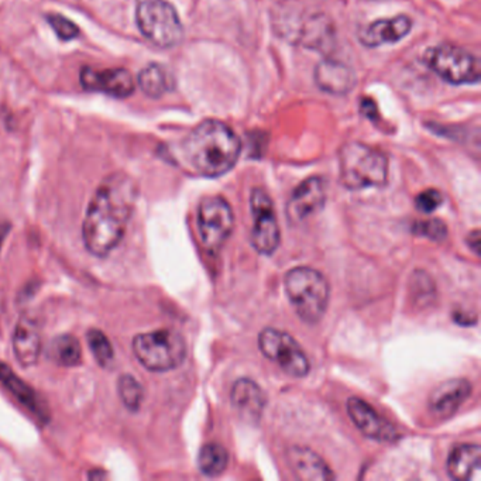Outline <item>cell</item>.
<instances>
[{
	"instance_id": "obj_1",
	"label": "cell",
	"mask_w": 481,
	"mask_h": 481,
	"mask_svg": "<svg viewBox=\"0 0 481 481\" xmlns=\"http://www.w3.org/2000/svg\"><path fill=\"white\" fill-rule=\"evenodd\" d=\"M137 185L125 173L107 175L95 191L86 209L82 237L96 257L111 255L122 242L137 201Z\"/></svg>"
},
{
	"instance_id": "obj_2",
	"label": "cell",
	"mask_w": 481,
	"mask_h": 481,
	"mask_svg": "<svg viewBox=\"0 0 481 481\" xmlns=\"http://www.w3.org/2000/svg\"><path fill=\"white\" fill-rule=\"evenodd\" d=\"M186 163L209 178L229 173L242 153V142L227 125L208 119L189 132L183 143Z\"/></svg>"
},
{
	"instance_id": "obj_3",
	"label": "cell",
	"mask_w": 481,
	"mask_h": 481,
	"mask_svg": "<svg viewBox=\"0 0 481 481\" xmlns=\"http://www.w3.org/2000/svg\"><path fill=\"white\" fill-rule=\"evenodd\" d=\"M340 181L350 191L386 185L388 158L383 151L359 142L347 143L339 153Z\"/></svg>"
},
{
	"instance_id": "obj_4",
	"label": "cell",
	"mask_w": 481,
	"mask_h": 481,
	"mask_svg": "<svg viewBox=\"0 0 481 481\" xmlns=\"http://www.w3.org/2000/svg\"><path fill=\"white\" fill-rule=\"evenodd\" d=\"M286 293L296 315L306 324H318L329 304L331 288L324 274L309 267L293 268L286 274Z\"/></svg>"
},
{
	"instance_id": "obj_5",
	"label": "cell",
	"mask_w": 481,
	"mask_h": 481,
	"mask_svg": "<svg viewBox=\"0 0 481 481\" xmlns=\"http://www.w3.org/2000/svg\"><path fill=\"white\" fill-rule=\"evenodd\" d=\"M133 352L143 367L155 373H165L180 367L186 359V342L173 329H158L137 335Z\"/></svg>"
},
{
	"instance_id": "obj_6",
	"label": "cell",
	"mask_w": 481,
	"mask_h": 481,
	"mask_svg": "<svg viewBox=\"0 0 481 481\" xmlns=\"http://www.w3.org/2000/svg\"><path fill=\"white\" fill-rule=\"evenodd\" d=\"M135 22L145 40L157 47L173 48L183 40V23L167 0H137Z\"/></svg>"
},
{
	"instance_id": "obj_7",
	"label": "cell",
	"mask_w": 481,
	"mask_h": 481,
	"mask_svg": "<svg viewBox=\"0 0 481 481\" xmlns=\"http://www.w3.org/2000/svg\"><path fill=\"white\" fill-rule=\"evenodd\" d=\"M424 61L439 78L453 85H469L480 81V63L465 48L436 45L425 53Z\"/></svg>"
},
{
	"instance_id": "obj_8",
	"label": "cell",
	"mask_w": 481,
	"mask_h": 481,
	"mask_svg": "<svg viewBox=\"0 0 481 481\" xmlns=\"http://www.w3.org/2000/svg\"><path fill=\"white\" fill-rule=\"evenodd\" d=\"M258 347L267 359L280 366L286 375L296 378L308 375L311 368L308 357L291 335L267 327L258 336Z\"/></svg>"
},
{
	"instance_id": "obj_9",
	"label": "cell",
	"mask_w": 481,
	"mask_h": 481,
	"mask_svg": "<svg viewBox=\"0 0 481 481\" xmlns=\"http://www.w3.org/2000/svg\"><path fill=\"white\" fill-rule=\"evenodd\" d=\"M235 225L229 202L222 196L202 199L198 208V227L202 245L212 255L222 249Z\"/></svg>"
},
{
	"instance_id": "obj_10",
	"label": "cell",
	"mask_w": 481,
	"mask_h": 481,
	"mask_svg": "<svg viewBox=\"0 0 481 481\" xmlns=\"http://www.w3.org/2000/svg\"><path fill=\"white\" fill-rule=\"evenodd\" d=\"M253 214L252 245L261 255L270 256L280 245V227L273 201L265 189H253L250 198Z\"/></svg>"
},
{
	"instance_id": "obj_11",
	"label": "cell",
	"mask_w": 481,
	"mask_h": 481,
	"mask_svg": "<svg viewBox=\"0 0 481 481\" xmlns=\"http://www.w3.org/2000/svg\"><path fill=\"white\" fill-rule=\"evenodd\" d=\"M326 202V184L321 176H309L299 184L286 204L288 221L296 224L318 214Z\"/></svg>"
},
{
	"instance_id": "obj_12",
	"label": "cell",
	"mask_w": 481,
	"mask_h": 481,
	"mask_svg": "<svg viewBox=\"0 0 481 481\" xmlns=\"http://www.w3.org/2000/svg\"><path fill=\"white\" fill-rule=\"evenodd\" d=\"M79 79L88 91L104 92L115 98H127L135 91V81L132 74L125 68L96 70L91 66L82 68Z\"/></svg>"
},
{
	"instance_id": "obj_13",
	"label": "cell",
	"mask_w": 481,
	"mask_h": 481,
	"mask_svg": "<svg viewBox=\"0 0 481 481\" xmlns=\"http://www.w3.org/2000/svg\"><path fill=\"white\" fill-rule=\"evenodd\" d=\"M346 406L353 424L365 436L377 442H386V444H391L398 439V432L394 428V425L381 416L366 401L360 400L357 396H352L347 400Z\"/></svg>"
},
{
	"instance_id": "obj_14",
	"label": "cell",
	"mask_w": 481,
	"mask_h": 481,
	"mask_svg": "<svg viewBox=\"0 0 481 481\" xmlns=\"http://www.w3.org/2000/svg\"><path fill=\"white\" fill-rule=\"evenodd\" d=\"M472 383L466 378L444 381L429 396V411L436 419L450 418L472 396Z\"/></svg>"
},
{
	"instance_id": "obj_15",
	"label": "cell",
	"mask_w": 481,
	"mask_h": 481,
	"mask_svg": "<svg viewBox=\"0 0 481 481\" xmlns=\"http://www.w3.org/2000/svg\"><path fill=\"white\" fill-rule=\"evenodd\" d=\"M315 82L321 91L331 95H347L356 88L357 76L352 66L342 61L325 58L316 65Z\"/></svg>"
},
{
	"instance_id": "obj_16",
	"label": "cell",
	"mask_w": 481,
	"mask_h": 481,
	"mask_svg": "<svg viewBox=\"0 0 481 481\" xmlns=\"http://www.w3.org/2000/svg\"><path fill=\"white\" fill-rule=\"evenodd\" d=\"M230 400L237 414L249 422H257L267 404L265 391L250 378H240L233 384Z\"/></svg>"
},
{
	"instance_id": "obj_17",
	"label": "cell",
	"mask_w": 481,
	"mask_h": 481,
	"mask_svg": "<svg viewBox=\"0 0 481 481\" xmlns=\"http://www.w3.org/2000/svg\"><path fill=\"white\" fill-rule=\"evenodd\" d=\"M412 29V20L406 15L393 17V19H381L371 23L360 35V41L366 47L376 48L386 45H396L406 37Z\"/></svg>"
},
{
	"instance_id": "obj_18",
	"label": "cell",
	"mask_w": 481,
	"mask_h": 481,
	"mask_svg": "<svg viewBox=\"0 0 481 481\" xmlns=\"http://www.w3.org/2000/svg\"><path fill=\"white\" fill-rule=\"evenodd\" d=\"M13 350L23 367H32L38 362L41 353V332L37 321L32 316H22L13 335Z\"/></svg>"
},
{
	"instance_id": "obj_19",
	"label": "cell",
	"mask_w": 481,
	"mask_h": 481,
	"mask_svg": "<svg viewBox=\"0 0 481 481\" xmlns=\"http://www.w3.org/2000/svg\"><path fill=\"white\" fill-rule=\"evenodd\" d=\"M286 460L299 480L327 481L336 478L325 460L308 447H291L286 452Z\"/></svg>"
},
{
	"instance_id": "obj_20",
	"label": "cell",
	"mask_w": 481,
	"mask_h": 481,
	"mask_svg": "<svg viewBox=\"0 0 481 481\" xmlns=\"http://www.w3.org/2000/svg\"><path fill=\"white\" fill-rule=\"evenodd\" d=\"M447 473L453 480H481V452L478 445H459L447 459Z\"/></svg>"
},
{
	"instance_id": "obj_21",
	"label": "cell",
	"mask_w": 481,
	"mask_h": 481,
	"mask_svg": "<svg viewBox=\"0 0 481 481\" xmlns=\"http://www.w3.org/2000/svg\"><path fill=\"white\" fill-rule=\"evenodd\" d=\"M0 381L9 388L10 393L16 396L23 406H27L35 416H37L38 419L43 422L48 421V409L45 408V404L38 398L35 391L27 386L6 363H0Z\"/></svg>"
},
{
	"instance_id": "obj_22",
	"label": "cell",
	"mask_w": 481,
	"mask_h": 481,
	"mask_svg": "<svg viewBox=\"0 0 481 481\" xmlns=\"http://www.w3.org/2000/svg\"><path fill=\"white\" fill-rule=\"evenodd\" d=\"M137 85L147 96L153 99L161 98L173 91L175 86L173 74L161 64H148L137 76Z\"/></svg>"
},
{
	"instance_id": "obj_23",
	"label": "cell",
	"mask_w": 481,
	"mask_h": 481,
	"mask_svg": "<svg viewBox=\"0 0 481 481\" xmlns=\"http://www.w3.org/2000/svg\"><path fill=\"white\" fill-rule=\"evenodd\" d=\"M48 355L51 360L61 367H76L82 362L81 345L73 335L55 337L51 342Z\"/></svg>"
},
{
	"instance_id": "obj_24",
	"label": "cell",
	"mask_w": 481,
	"mask_h": 481,
	"mask_svg": "<svg viewBox=\"0 0 481 481\" xmlns=\"http://www.w3.org/2000/svg\"><path fill=\"white\" fill-rule=\"evenodd\" d=\"M229 465V453L219 444H208L202 447L198 456V467L202 475L217 477Z\"/></svg>"
},
{
	"instance_id": "obj_25",
	"label": "cell",
	"mask_w": 481,
	"mask_h": 481,
	"mask_svg": "<svg viewBox=\"0 0 481 481\" xmlns=\"http://www.w3.org/2000/svg\"><path fill=\"white\" fill-rule=\"evenodd\" d=\"M120 400L132 412L139 411L145 400V388L132 375H122L117 381Z\"/></svg>"
},
{
	"instance_id": "obj_26",
	"label": "cell",
	"mask_w": 481,
	"mask_h": 481,
	"mask_svg": "<svg viewBox=\"0 0 481 481\" xmlns=\"http://www.w3.org/2000/svg\"><path fill=\"white\" fill-rule=\"evenodd\" d=\"M91 352L101 367H109L114 363L115 352L111 340L99 329H91L86 335Z\"/></svg>"
},
{
	"instance_id": "obj_27",
	"label": "cell",
	"mask_w": 481,
	"mask_h": 481,
	"mask_svg": "<svg viewBox=\"0 0 481 481\" xmlns=\"http://www.w3.org/2000/svg\"><path fill=\"white\" fill-rule=\"evenodd\" d=\"M412 232L418 236L428 237L434 242H442L446 239L447 226L441 219H429V221H419L414 224Z\"/></svg>"
},
{
	"instance_id": "obj_28",
	"label": "cell",
	"mask_w": 481,
	"mask_h": 481,
	"mask_svg": "<svg viewBox=\"0 0 481 481\" xmlns=\"http://www.w3.org/2000/svg\"><path fill=\"white\" fill-rule=\"evenodd\" d=\"M48 23L53 27L54 32L61 40H74L78 37L79 29L75 23L71 22L70 19L61 16V15H50L47 16Z\"/></svg>"
},
{
	"instance_id": "obj_29",
	"label": "cell",
	"mask_w": 481,
	"mask_h": 481,
	"mask_svg": "<svg viewBox=\"0 0 481 481\" xmlns=\"http://www.w3.org/2000/svg\"><path fill=\"white\" fill-rule=\"evenodd\" d=\"M444 202V196L441 192L436 189H426V191L421 192L416 199V206L418 211L424 212V214H432L441 206Z\"/></svg>"
},
{
	"instance_id": "obj_30",
	"label": "cell",
	"mask_w": 481,
	"mask_h": 481,
	"mask_svg": "<svg viewBox=\"0 0 481 481\" xmlns=\"http://www.w3.org/2000/svg\"><path fill=\"white\" fill-rule=\"evenodd\" d=\"M480 232H478V230H475V232L470 233L467 243H469L470 249H472L473 252H475L477 256L480 255Z\"/></svg>"
},
{
	"instance_id": "obj_31",
	"label": "cell",
	"mask_w": 481,
	"mask_h": 481,
	"mask_svg": "<svg viewBox=\"0 0 481 481\" xmlns=\"http://www.w3.org/2000/svg\"><path fill=\"white\" fill-rule=\"evenodd\" d=\"M5 236H6V229H5L4 225H0V245L4 242Z\"/></svg>"
}]
</instances>
